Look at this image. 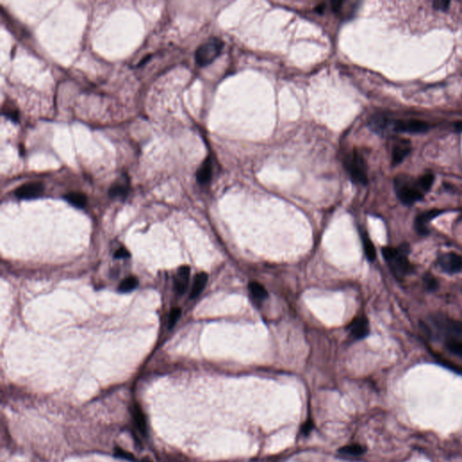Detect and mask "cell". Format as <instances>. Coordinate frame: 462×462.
Returning a JSON list of instances; mask_svg holds the SVG:
<instances>
[{
    "label": "cell",
    "instance_id": "4dcf8cb0",
    "mask_svg": "<svg viewBox=\"0 0 462 462\" xmlns=\"http://www.w3.org/2000/svg\"><path fill=\"white\" fill-rule=\"evenodd\" d=\"M313 429V423L312 422V421H310V420H309V421H307V422H306V423L303 425L302 430H301V432H302L303 434H304V435H308V434L311 432V430H312Z\"/></svg>",
    "mask_w": 462,
    "mask_h": 462
},
{
    "label": "cell",
    "instance_id": "ac0fdd59",
    "mask_svg": "<svg viewBox=\"0 0 462 462\" xmlns=\"http://www.w3.org/2000/svg\"><path fill=\"white\" fill-rule=\"evenodd\" d=\"M64 199L69 203L73 205L74 207L80 208H84L85 205L87 203V196L85 195L84 193H82V192L74 191V192L67 193L64 196Z\"/></svg>",
    "mask_w": 462,
    "mask_h": 462
},
{
    "label": "cell",
    "instance_id": "484cf974",
    "mask_svg": "<svg viewBox=\"0 0 462 462\" xmlns=\"http://www.w3.org/2000/svg\"><path fill=\"white\" fill-rule=\"evenodd\" d=\"M423 281H424L425 287H427V289L430 291H434L438 288V281L434 276L430 274H426L423 278Z\"/></svg>",
    "mask_w": 462,
    "mask_h": 462
},
{
    "label": "cell",
    "instance_id": "f546056e",
    "mask_svg": "<svg viewBox=\"0 0 462 462\" xmlns=\"http://www.w3.org/2000/svg\"><path fill=\"white\" fill-rule=\"evenodd\" d=\"M130 256V253L126 248H119L114 254L115 258H127Z\"/></svg>",
    "mask_w": 462,
    "mask_h": 462
},
{
    "label": "cell",
    "instance_id": "9c48e42d",
    "mask_svg": "<svg viewBox=\"0 0 462 462\" xmlns=\"http://www.w3.org/2000/svg\"><path fill=\"white\" fill-rule=\"evenodd\" d=\"M44 191H45V186L42 182H27L16 190L15 194L19 199L31 200V199H36L41 197L44 193Z\"/></svg>",
    "mask_w": 462,
    "mask_h": 462
},
{
    "label": "cell",
    "instance_id": "3957f363",
    "mask_svg": "<svg viewBox=\"0 0 462 462\" xmlns=\"http://www.w3.org/2000/svg\"><path fill=\"white\" fill-rule=\"evenodd\" d=\"M437 332L444 340L457 339L462 340V321L449 318L446 315H437L431 319Z\"/></svg>",
    "mask_w": 462,
    "mask_h": 462
},
{
    "label": "cell",
    "instance_id": "277c9868",
    "mask_svg": "<svg viewBox=\"0 0 462 462\" xmlns=\"http://www.w3.org/2000/svg\"><path fill=\"white\" fill-rule=\"evenodd\" d=\"M344 164L352 181L359 184H366V164L364 157L357 151L353 150L344 159Z\"/></svg>",
    "mask_w": 462,
    "mask_h": 462
},
{
    "label": "cell",
    "instance_id": "e0dca14e",
    "mask_svg": "<svg viewBox=\"0 0 462 462\" xmlns=\"http://www.w3.org/2000/svg\"><path fill=\"white\" fill-rule=\"evenodd\" d=\"M248 289L250 291L252 297L255 301H264L268 297V293H267L266 288L260 285L259 283L251 282L248 285Z\"/></svg>",
    "mask_w": 462,
    "mask_h": 462
},
{
    "label": "cell",
    "instance_id": "1f68e13d",
    "mask_svg": "<svg viewBox=\"0 0 462 462\" xmlns=\"http://www.w3.org/2000/svg\"><path fill=\"white\" fill-rule=\"evenodd\" d=\"M439 358V361H440V362H442V363H443V364L446 365L447 366H449V367H450V368H452V369H454V370H456V371L460 372L461 374H462V367H460V366H456L455 365L451 364V363H449V362L446 361V360H443V359H442L441 358Z\"/></svg>",
    "mask_w": 462,
    "mask_h": 462
},
{
    "label": "cell",
    "instance_id": "cb8c5ba5",
    "mask_svg": "<svg viewBox=\"0 0 462 462\" xmlns=\"http://www.w3.org/2000/svg\"><path fill=\"white\" fill-rule=\"evenodd\" d=\"M364 447L359 444H351L345 447H342L339 449V452L345 455L358 456L363 454L365 452Z\"/></svg>",
    "mask_w": 462,
    "mask_h": 462
},
{
    "label": "cell",
    "instance_id": "30bf717a",
    "mask_svg": "<svg viewBox=\"0 0 462 462\" xmlns=\"http://www.w3.org/2000/svg\"><path fill=\"white\" fill-rule=\"evenodd\" d=\"M412 151L410 141L405 139L397 140L392 148V165L396 166L402 163Z\"/></svg>",
    "mask_w": 462,
    "mask_h": 462
},
{
    "label": "cell",
    "instance_id": "d6a6232c",
    "mask_svg": "<svg viewBox=\"0 0 462 462\" xmlns=\"http://www.w3.org/2000/svg\"><path fill=\"white\" fill-rule=\"evenodd\" d=\"M454 128H455L456 132H462V121L456 122L454 124Z\"/></svg>",
    "mask_w": 462,
    "mask_h": 462
},
{
    "label": "cell",
    "instance_id": "5bb4252c",
    "mask_svg": "<svg viewBox=\"0 0 462 462\" xmlns=\"http://www.w3.org/2000/svg\"><path fill=\"white\" fill-rule=\"evenodd\" d=\"M197 181L202 184H207L210 182L211 177H212V162L210 158H207L204 160V162L201 164L200 168L197 171Z\"/></svg>",
    "mask_w": 462,
    "mask_h": 462
},
{
    "label": "cell",
    "instance_id": "5b68a950",
    "mask_svg": "<svg viewBox=\"0 0 462 462\" xmlns=\"http://www.w3.org/2000/svg\"><path fill=\"white\" fill-rule=\"evenodd\" d=\"M224 47L223 41L219 38H210L200 46L195 53L196 63L200 66L210 64L222 53Z\"/></svg>",
    "mask_w": 462,
    "mask_h": 462
},
{
    "label": "cell",
    "instance_id": "7a4b0ae2",
    "mask_svg": "<svg viewBox=\"0 0 462 462\" xmlns=\"http://www.w3.org/2000/svg\"><path fill=\"white\" fill-rule=\"evenodd\" d=\"M395 191L398 199L404 205H412L423 200L424 196V192L421 189L418 181L405 175L396 177Z\"/></svg>",
    "mask_w": 462,
    "mask_h": 462
},
{
    "label": "cell",
    "instance_id": "83f0119b",
    "mask_svg": "<svg viewBox=\"0 0 462 462\" xmlns=\"http://www.w3.org/2000/svg\"><path fill=\"white\" fill-rule=\"evenodd\" d=\"M449 5H450V2L448 0H437V1H434L433 4H432L433 8L436 9V10H440V11L448 10Z\"/></svg>",
    "mask_w": 462,
    "mask_h": 462
},
{
    "label": "cell",
    "instance_id": "836d02e7",
    "mask_svg": "<svg viewBox=\"0 0 462 462\" xmlns=\"http://www.w3.org/2000/svg\"><path fill=\"white\" fill-rule=\"evenodd\" d=\"M141 462H152L150 461L149 459H147V458H145V459H143V460L141 461Z\"/></svg>",
    "mask_w": 462,
    "mask_h": 462
},
{
    "label": "cell",
    "instance_id": "8fae6325",
    "mask_svg": "<svg viewBox=\"0 0 462 462\" xmlns=\"http://www.w3.org/2000/svg\"><path fill=\"white\" fill-rule=\"evenodd\" d=\"M443 213V210L441 209H430L428 211H425L422 214L418 215L414 222V227L416 229L417 233L420 235L428 234V224L429 222L436 218L437 216Z\"/></svg>",
    "mask_w": 462,
    "mask_h": 462
},
{
    "label": "cell",
    "instance_id": "7c38bea8",
    "mask_svg": "<svg viewBox=\"0 0 462 462\" xmlns=\"http://www.w3.org/2000/svg\"><path fill=\"white\" fill-rule=\"evenodd\" d=\"M351 335L357 339L366 337L369 333V323L365 316H360L354 319L350 325Z\"/></svg>",
    "mask_w": 462,
    "mask_h": 462
},
{
    "label": "cell",
    "instance_id": "44dd1931",
    "mask_svg": "<svg viewBox=\"0 0 462 462\" xmlns=\"http://www.w3.org/2000/svg\"><path fill=\"white\" fill-rule=\"evenodd\" d=\"M444 345L450 353L462 358V340H457V339L444 340Z\"/></svg>",
    "mask_w": 462,
    "mask_h": 462
},
{
    "label": "cell",
    "instance_id": "52a82bcc",
    "mask_svg": "<svg viewBox=\"0 0 462 462\" xmlns=\"http://www.w3.org/2000/svg\"><path fill=\"white\" fill-rule=\"evenodd\" d=\"M394 120L385 113H376L368 119V127L379 136H385L393 131Z\"/></svg>",
    "mask_w": 462,
    "mask_h": 462
},
{
    "label": "cell",
    "instance_id": "d6986e66",
    "mask_svg": "<svg viewBox=\"0 0 462 462\" xmlns=\"http://www.w3.org/2000/svg\"><path fill=\"white\" fill-rule=\"evenodd\" d=\"M128 191V185H127V180L122 179L119 182H115L110 190V196L114 198V197H126Z\"/></svg>",
    "mask_w": 462,
    "mask_h": 462
},
{
    "label": "cell",
    "instance_id": "4fadbf2b",
    "mask_svg": "<svg viewBox=\"0 0 462 462\" xmlns=\"http://www.w3.org/2000/svg\"><path fill=\"white\" fill-rule=\"evenodd\" d=\"M190 273H191V269L187 266H183L178 269L175 285L176 292L179 294L185 293L189 284Z\"/></svg>",
    "mask_w": 462,
    "mask_h": 462
},
{
    "label": "cell",
    "instance_id": "4316f807",
    "mask_svg": "<svg viewBox=\"0 0 462 462\" xmlns=\"http://www.w3.org/2000/svg\"><path fill=\"white\" fill-rule=\"evenodd\" d=\"M114 451H115V456H117V457L122 458V459H125V460H127V461L135 462V457H134V455H133L132 453H130V452L125 450V449H121V448H119V447H116L115 449H114Z\"/></svg>",
    "mask_w": 462,
    "mask_h": 462
},
{
    "label": "cell",
    "instance_id": "603a6c76",
    "mask_svg": "<svg viewBox=\"0 0 462 462\" xmlns=\"http://www.w3.org/2000/svg\"><path fill=\"white\" fill-rule=\"evenodd\" d=\"M417 181L421 189L423 190V192H427L432 186V183L434 181V175L431 173H426L423 175L420 176V178Z\"/></svg>",
    "mask_w": 462,
    "mask_h": 462
},
{
    "label": "cell",
    "instance_id": "2e32d148",
    "mask_svg": "<svg viewBox=\"0 0 462 462\" xmlns=\"http://www.w3.org/2000/svg\"><path fill=\"white\" fill-rule=\"evenodd\" d=\"M207 282H208V274L207 273H200L196 275L195 279L193 282V286L191 288V299H194L201 294L202 290L204 289V287L206 286Z\"/></svg>",
    "mask_w": 462,
    "mask_h": 462
},
{
    "label": "cell",
    "instance_id": "d4e9b609",
    "mask_svg": "<svg viewBox=\"0 0 462 462\" xmlns=\"http://www.w3.org/2000/svg\"><path fill=\"white\" fill-rule=\"evenodd\" d=\"M182 314V310L180 308H175L171 311L169 315V322H168V328L170 330L174 328L175 325L176 321L179 319L180 316Z\"/></svg>",
    "mask_w": 462,
    "mask_h": 462
},
{
    "label": "cell",
    "instance_id": "6da1fadb",
    "mask_svg": "<svg viewBox=\"0 0 462 462\" xmlns=\"http://www.w3.org/2000/svg\"><path fill=\"white\" fill-rule=\"evenodd\" d=\"M384 260L388 264L392 273L397 278H404L414 271V267L408 259V248L403 245L400 248L384 247L382 248Z\"/></svg>",
    "mask_w": 462,
    "mask_h": 462
},
{
    "label": "cell",
    "instance_id": "8992f818",
    "mask_svg": "<svg viewBox=\"0 0 462 462\" xmlns=\"http://www.w3.org/2000/svg\"><path fill=\"white\" fill-rule=\"evenodd\" d=\"M430 128L429 123L419 119H405V120H394L393 131L409 133V134H421L426 133Z\"/></svg>",
    "mask_w": 462,
    "mask_h": 462
},
{
    "label": "cell",
    "instance_id": "ba28073f",
    "mask_svg": "<svg viewBox=\"0 0 462 462\" xmlns=\"http://www.w3.org/2000/svg\"><path fill=\"white\" fill-rule=\"evenodd\" d=\"M439 266L443 272L453 274L462 271V256L454 252L443 254L439 257Z\"/></svg>",
    "mask_w": 462,
    "mask_h": 462
},
{
    "label": "cell",
    "instance_id": "ffe728a7",
    "mask_svg": "<svg viewBox=\"0 0 462 462\" xmlns=\"http://www.w3.org/2000/svg\"><path fill=\"white\" fill-rule=\"evenodd\" d=\"M362 242H363V248H364L365 254L366 258L371 262L375 260L377 257L376 248L371 239H369V237L366 233L362 234Z\"/></svg>",
    "mask_w": 462,
    "mask_h": 462
},
{
    "label": "cell",
    "instance_id": "f1b7e54d",
    "mask_svg": "<svg viewBox=\"0 0 462 462\" xmlns=\"http://www.w3.org/2000/svg\"><path fill=\"white\" fill-rule=\"evenodd\" d=\"M6 117L10 118L12 121L14 122H17L18 121V118H19V116H18V111L16 110H8L7 112L4 113Z\"/></svg>",
    "mask_w": 462,
    "mask_h": 462
},
{
    "label": "cell",
    "instance_id": "7402d4cb",
    "mask_svg": "<svg viewBox=\"0 0 462 462\" xmlns=\"http://www.w3.org/2000/svg\"><path fill=\"white\" fill-rule=\"evenodd\" d=\"M138 285V280L135 276H128L122 281L118 287V291L121 293H127L134 290Z\"/></svg>",
    "mask_w": 462,
    "mask_h": 462
},
{
    "label": "cell",
    "instance_id": "9a60e30c",
    "mask_svg": "<svg viewBox=\"0 0 462 462\" xmlns=\"http://www.w3.org/2000/svg\"><path fill=\"white\" fill-rule=\"evenodd\" d=\"M132 415H133V420H134V423H135V425H136L137 430L143 435H146V433H147L146 420H145L143 411L141 409V407L139 406V404H136L134 405V407L132 409Z\"/></svg>",
    "mask_w": 462,
    "mask_h": 462
}]
</instances>
